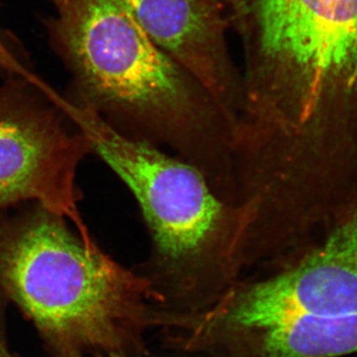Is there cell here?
<instances>
[{"label":"cell","instance_id":"277c9868","mask_svg":"<svg viewBox=\"0 0 357 357\" xmlns=\"http://www.w3.org/2000/svg\"><path fill=\"white\" fill-rule=\"evenodd\" d=\"M244 107L287 129L357 128V0H225Z\"/></svg>","mask_w":357,"mask_h":357},{"label":"cell","instance_id":"8fae6325","mask_svg":"<svg viewBox=\"0 0 357 357\" xmlns=\"http://www.w3.org/2000/svg\"><path fill=\"white\" fill-rule=\"evenodd\" d=\"M241 188H243V187H241ZM244 191H245V190H244ZM248 194H250V192H248ZM251 196H253V195H251ZM253 197H255V196H253ZM255 198H257V197H255ZM260 201H262V199H260ZM262 202H263V203L270 204L266 203V202H264V201H262ZM352 204H354V203H352ZM270 206H273V204H270ZM345 206H347V204H345ZM340 206H338V208H340ZM276 208H280V206H276ZM284 210H290V208H284ZM331 210H335V208H331ZM331 210H326V211H331ZM291 211H301V210H291Z\"/></svg>","mask_w":357,"mask_h":357},{"label":"cell","instance_id":"9c48e42d","mask_svg":"<svg viewBox=\"0 0 357 357\" xmlns=\"http://www.w3.org/2000/svg\"><path fill=\"white\" fill-rule=\"evenodd\" d=\"M8 301L0 293V357H15L9 351L7 342L6 312Z\"/></svg>","mask_w":357,"mask_h":357},{"label":"cell","instance_id":"30bf717a","mask_svg":"<svg viewBox=\"0 0 357 357\" xmlns=\"http://www.w3.org/2000/svg\"><path fill=\"white\" fill-rule=\"evenodd\" d=\"M55 357H88L86 356H83V354H60V356ZM91 357H135L130 356H126V354H96V356H93Z\"/></svg>","mask_w":357,"mask_h":357},{"label":"cell","instance_id":"3957f363","mask_svg":"<svg viewBox=\"0 0 357 357\" xmlns=\"http://www.w3.org/2000/svg\"><path fill=\"white\" fill-rule=\"evenodd\" d=\"M93 153L135 199L150 237L136 270L149 281L161 311H199L244 272L241 252L249 213L220 198L203 174L149 143L115 132L98 117L73 112Z\"/></svg>","mask_w":357,"mask_h":357},{"label":"cell","instance_id":"7c38bea8","mask_svg":"<svg viewBox=\"0 0 357 357\" xmlns=\"http://www.w3.org/2000/svg\"><path fill=\"white\" fill-rule=\"evenodd\" d=\"M16 357V356H15Z\"/></svg>","mask_w":357,"mask_h":357},{"label":"cell","instance_id":"52a82bcc","mask_svg":"<svg viewBox=\"0 0 357 357\" xmlns=\"http://www.w3.org/2000/svg\"><path fill=\"white\" fill-rule=\"evenodd\" d=\"M181 349L211 357H338L357 352V314H287L192 328Z\"/></svg>","mask_w":357,"mask_h":357},{"label":"cell","instance_id":"ba28073f","mask_svg":"<svg viewBox=\"0 0 357 357\" xmlns=\"http://www.w3.org/2000/svg\"><path fill=\"white\" fill-rule=\"evenodd\" d=\"M35 75L36 72L24 45L13 32L0 26V77H30Z\"/></svg>","mask_w":357,"mask_h":357},{"label":"cell","instance_id":"6da1fadb","mask_svg":"<svg viewBox=\"0 0 357 357\" xmlns=\"http://www.w3.org/2000/svg\"><path fill=\"white\" fill-rule=\"evenodd\" d=\"M52 50L70 74V109L131 139L168 148L237 201V119L187 70L160 50L117 0H50Z\"/></svg>","mask_w":357,"mask_h":357},{"label":"cell","instance_id":"8992f818","mask_svg":"<svg viewBox=\"0 0 357 357\" xmlns=\"http://www.w3.org/2000/svg\"><path fill=\"white\" fill-rule=\"evenodd\" d=\"M148 38L187 70L238 119L243 72L227 44L225 0H117Z\"/></svg>","mask_w":357,"mask_h":357},{"label":"cell","instance_id":"7a4b0ae2","mask_svg":"<svg viewBox=\"0 0 357 357\" xmlns=\"http://www.w3.org/2000/svg\"><path fill=\"white\" fill-rule=\"evenodd\" d=\"M69 222L37 202L0 211V293L54 357L142 354L156 307L149 281Z\"/></svg>","mask_w":357,"mask_h":357},{"label":"cell","instance_id":"5b68a950","mask_svg":"<svg viewBox=\"0 0 357 357\" xmlns=\"http://www.w3.org/2000/svg\"><path fill=\"white\" fill-rule=\"evenodd\" d=\"M0 86V211L37 202L64 215L86 241L77 169L91 140L62 95L39 76L2 77Z\"/></svg>","mask_w":357,"mask_h":357}]
</instances>
